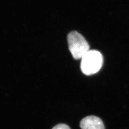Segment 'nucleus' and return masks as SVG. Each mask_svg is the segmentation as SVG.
<instances>
[{
  "mask_svg": "<svg viewBox=\"0 0 129 129\" xmlns=\"http://www.w3.org/2000/svg\"><path fill=\"white\" fill-rule=\"evenodd\" d=\"M103 57L101 53L97 50H91L81 58L80 68L86 75H91L97 73L102 68Z\"/></svg>",
  "mask_w": 129,
  "mask_h": 129,
  "instance_id": "1",
  "label": "nucleus"
},
{
  "mask_svg": "<svg viewBox=\"0 0 129 129\" xmlns=\"http://www.w3.org/2000/svg\"><path fill=\"white\" fill-rule=\"evenodd\" d=\"M67 39L69 51L75 59H81L90 50L88 42L81 34L77 32L70 33Z\"/></svg>",
  "mask_w": 129,
  "mask_h": 129,
  "instance_id": "2",
  "label": "nucleus"
},
{
  "mask_svg": "<svg viewBox=\"0 0 129 129\" xmlns=\"http://www.w3.org/2000/svg\"><path fill=\"white\" fill-rule=\"evenodd\" d=\"M82 129H104V126L101 119L94 116L85 117L80 124Z\"/></svg>",
  "mask_w": 129,
  "mask_h": 129,
  "instance_id": "3",
  "label": "nucleus"
},
{
  "mask_svg": "<svg viewBox=\"0 0 129 129\" xmlns=\"http://www.w3.org/2000/svg\"><path fill=\"white\" fill-rule=\"evenodd\" d=\"M52 129H70L69 127L64 124H60L54 127Z\"/></svg>",
  "mask_w": 129,
  "mask_h": 129,
  "instance_id": "4",
  "label": "nucleus"
}]
</instances>
